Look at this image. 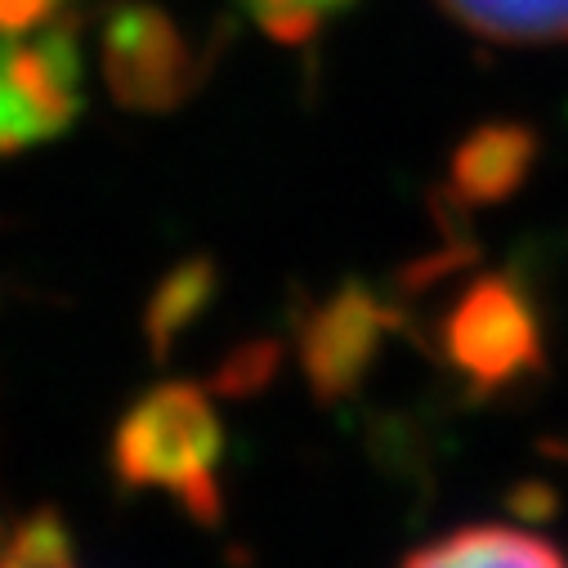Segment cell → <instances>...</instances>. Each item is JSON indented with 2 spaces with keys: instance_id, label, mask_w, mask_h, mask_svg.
I'll return each mask as SVG.
<instances>
[{
  "instance_id": "cell-1",
  "label": "cell",
  "mask_w": 568,
  "mask_h": 568,
  "mask_svg": "<svg viewBox=\"0 0 568 568\" xmlns=\"http://www.w3.org/2000/svg\"><path fill=\"white\" fill-rule=\"evenodd\" d=\"M220 425L206 398L189 385L158 389L139 403L116 439V466L139 488H166L193 510L215 506Z\"/></svg>"
},
{
  "instance_id": "cell-2",
  "label": "cell",
  "mask_w": 568,
  "mask_h": 568,
  "mask_svg": "<svg viewBox=\"0 0 568 568\" xmlns=\"http://www.w3.org/2000/svg\"><path fill=\"white\" fill-rule=\"evenodd\" d=\"M77 45L59 32H14L0 45V149L59 130L77 108Z\"/></svg>"
},
{
  "instance_id": "cell-3",
  "label": "cell",
  "mask_w": 568,
  "mask_h": 568,
  "mask_svg": "<svg viewBox=\"0 0 568 568\" xmlns=\"http://www.w3.org/2000/svg\"><path fill=\"white\" fill-rule=\"evenodd\" d=\"M403 568H568V559L532 532L484 524L416 550Z\"/></svg>"
},
{
  "instance_id": "cell-4",
  "label": "cell",
  "mask_w": 568,
  "mask_h": 568,
  "mask_svg": "<svg viewBox=\"0 0 568 568\" xmlns=\"http://www.w3.org/2000/svg\"><path fill=\"white\" fill-rule=\"evenodd\" d=\"M457 358L479 372V376H493V372H510L519 363V354L528 349V327H524V314L519 305L497 292V287H479L462 314H457Z\"/></svg>"
},
{
  "instance_id": "cell-5",
  "label": "cell",
  "mask_w": 568,
  "mask_h": 568,
  "mask_svg": "<svg viewBox=\"0 0 568 568\" xmlns=\"http://www.w3.org/2000/svg\"><path fill=\"white\" fill-rule=\"evenodd\" d=\"M439 6L462 28L493 41H510V45L568 41V0H439Z\"/></svg>"
},
{
  "instance_id": "cell-6",
  "label": "cell",
  "mask_w": 568,
  "mask_h": 568,
  "mask_svg": "<svg viewBox=\"0 0 568 568\" xmlns=\"http://www.w3.org/2000/svg\"><path fill=\"white\" fill-rule=\"evenodd\" d=\"M0 568H77V555L54 515H32L0 546Z\"/></svg>"
}]
</instances>
